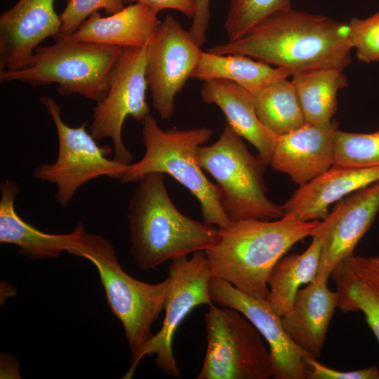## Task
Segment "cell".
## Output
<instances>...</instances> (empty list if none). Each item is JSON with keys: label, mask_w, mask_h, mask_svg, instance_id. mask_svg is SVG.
Here are the masks:
<instances>
[{"label": "cell", "mask_w": 379, "mask_h": 379, "mask_svg": "<svg viewBox=\"0 0 379 379\" xmlns=\"http://www.w3.org/2000/svg\"><path fill=\"white\" fill-rule=\"evenodd\" d=\"M319 220H242L219 229L204 251L214 276L260 300L269 295L268 278L276 262L297 242L312 236Z\"/></svg>", "instance_id": "3957f363"}, {"label": "cell", "mask_w": 379, "mask_h": 379, "mask_svg": "<svg viewBox=\"0 0 379 379\" xmlns=\"http://www.w3.org/2000/svg\"><path fill=\"white\" fill-rule=\"evenodd\" d=\"M294 72L285 67H273L261 60L242 54L218 55L202 51L191 78L225 79L237 83L249 92Z\"/></svg>", "instance_id": "cb8c5ba5"}, {"label": "cell", "mask_w": 379, "mask_h": 379, "mask_svg": "<svg viewBox=\"0 0 379 379\" xmlns=\"http://www.w3.org/2000/svg\"><path fill=\"white\" fill-rule=\"evenodd\" d=\"M201 96L204 102L218 106L225 114L227 124L253 145L259 157L270 164L277 135L259 120L248 91L231 81L208 79L204 81Z\"/></svg>", "instance_id": "ffe728a7"}, {"label": "cell", "mask_w": 379, "mask_h": 379, "mask_svg": "<svg viewBox=\"0 0 379 379\" xmlns=\"http://www.w3.org/2000/svg\"><path fill=\"white\" fill-rule=\"evenodd\" d=\"M54 39L53 44L35 49L27 67L1 72V81L32 86L55 83L60 95L79 94L100 102L109 90L123 48L80 41L71 34H59Z\"/></svg>", "instance_id": "5b68a950"}, {"label": "cell", "mask_w": 379, "mask_h": 379, "mask_svg": "<svg viewBox=\"0 0 379 379\" xmlns=\"http://www.w3.org/2000/svg\"><path fill=\"white\" fill-rule=\"evenodd\" d=\"M211 0H195L196 11L189 33L194 41L200 47L206 40V32L210 20V2Z\"/></svg>", "instance_id": "1f68e13d"}, {"label": "cell", "mask_w": 379, "mask_h": 379, "mask_svg": "<svg viewBox=\"0 0 379 379\" xmlns=\"http://www.w3.org/2000/svg\"><path fill=\"white\" fill-rule=\"evenodd\" d=\"M293 84L307 123L326 125L337 111V95L347 86L341 69H321L294 73Z\"/></svg>", "instance_id": "d4e9b609"}, {"label": "cell", "mask_w": 379, "mask_h": 379, "mask_svg": "<svg viewBox=\"0 0 379 379\" xmlns=\"http://www.w3.org/2000/svg\"><path fill=\"white\" fill-rule=\"evenodd\" d=\"M142 122L145 154L128 166L121 182H136L151 173L168 174L197 198L204 223L218 229L230 226L231 221L221 205L220 189L206 178L197 159L198 147L210 140L213 129L203 126L164 131L150 114Z\"/></svg>", "instance_id": "277c9868"}, {"label": "cell", "mask_w": 379, "mask_h": 379, "mask_svg": "<svg viewBox=\"0 0 379 379\" xmlns=\"http://www.w3.org/2000/svg\"><path fill=\"white\" fill-rule=\"evenodd\" d=\"M69 253L90 260L97 268L109 307L121 323L135 357L153 335L152 326L164 309L168 278L155 284L134 279L124 270L111 242L88 233L84 226Z\"/></svg>", "instance_id": "8992f818"}, {"label": "cell", "mask_w": 379, "mask_h": 379, "mask_svg": "<svg viewBox=\"0 0 379 379\" xmlns=\"http://www.w3.org/2000/svg\"><path fill=\"white\" fill-rule=\"evenodd\" d=\"M212 302L234 309L247 318L269 345L274 379L307 378L305 353L288 337L280 317L267 300L251 297L236 288L230 282L213 276L208 284Z\"/></svg>", "instance_id": "4fadbf2b"}, {"label": "cell", "mask_w": 379, "mask_h": 379, "mask_svg": "<svg viewBox=\"0 0 379 379\" xmlns=\"http://www.w3.org/2000/svg\"><path fill=\"white\" fill-rule=\"evenodd\" d=\"M0 242L20 248L19 253L33 260L53 258L69 253L79 242L84 227L79 222L68 234H49L23 220L15 209L20 190L16 182L6 179L0 185Z\"/></svg>", "instance_id": "d6986e66"}, {"label": "cell", "mask_w": 379, "mask_h": 379, "mask_svg": "<svg viewBox=\"0 0 379 379\" xmlns=\"http://www.w3.org/2000/svg\"><path fill=\"white\" fill-rule=\"evenodd\" d=\"M164 174H146L137 182L127 217L130 252L141 270L188 257L213 245L219 229L180 213L172 202Z\"/></svg>", "instance_id": "7a4b0ae2"}, {"label": "cell", "mask_w": 379, "mask_h": 379, "mask_svg": "<svg viewBox=\"0 0 379 379\" xmlns=\"http://www.w3.org/2000/svg\"><path fill=\"white\" fill-rule=\"evenodd\" d=\"M312 237L311 244L303 253L281 257L270 274L267 300L281 317L293 311L300 286L312 282L317 277L323 241L317 230Z\"/></svg>", "instance_id": "603a6c76"}, {"label": "cell", "mask_w": 379, "mask_h": 379, "mask_svg": "<svg viewBox=\"0 0 379 379\" xmlns=\"http://www.w3.org/2000/svg\"><path fill=\"white\" fill-rule=\"evenodd\" d=\"M250 93L259 120L276 135L289 133L306 123L295 88L287 78Z\"/></svg>", "instance_id": "484cf974"}, {"label": "cell", "mask_w": 379, "mask_h": 379, "mask_svg": "<svg viewBox=\"0 0 379 379\" xmlns=\"http://www.w3.org/2000/svg\"><path fill=\"white\" fill-rule=\"evenodd\" d=\"M197 159L202 170L216 181L221 205L231 222L283 217L281 206L267 194L264 181L267 164L249 152L241 137L227 124L217 141L198 147Z\"/></svg>", "instance_id": "52a82bcc"}, {"label": "cell", "mask_w": 379, "mask_h": 379, "mask_svg": "<svg viewBox=\"0 0 379 379\" xmlns=\"http://www.w3.org/2000/svg\"><path fill=\"white\" fill-rule=\"evenodd\" d=\"M373 262L379 268V257H370Z\"/></svg>", "instance_id": "836d02e7"}, {"label": "cell", "mask_w": 379, "mask_h": 379, "mask_svg": "<svg viewBox=\"0 0 379 379\" xmlns=\"http://www.w3.org/2000/svg\"><path fill=\"white\" fill-rule=\"evenodd\" d=\"M291 0H231L225 22L228 41H235L259 22L291 6Z\"/></svg>", "instance_id": "83f0119b"}, {"label": "cell", "mask_w": 379, "mask_h": 379, "mask_svg": "<svg viewBox=\"0 0 379 379\" xmlns=\"http://www.w3.org/2000/svg\"><path fill=\"white\" fill-rule=\"evenodd\" d=\"M213 276L204 251H196L189 258L171 261L168 268L169 286L164 300L162 327L132 357L131 367L123 378H132L140 360L152 354H156V366L163 373L175 378L180 376L173 355V338L180 323L193 309L213 303L208 284Z\"/></svg>", "instance_id": "30bf717a"}, {"label": "cell", "mask_w": 379, "mask_h": 379, "mask_svg": "<svg viewBox=\"0 0 379 379\" xmlns=\"http://www.w3.org/2000/svg\"><path fill=\"white\" fill-rule=\"evenodd\" d=\"M207 349L197 379H270L274 368L261 334L239 311L213 302L205 314Z\"/></svg>", "instance_id": "ba28073f"}, {"label": "cell", "mask_w": 379, "mask_h": 379, "mask_svg": "<svg viewBox=\"0 0 379 379\" xmlns=\"http://www.w3.org/2000/svg\"><path fill=\"white\" fill-rule=\"evenodd\" d=\"M378 211L379 180L338 202L319 222L317 232L323 243L316 279L327 282L335 266L354 255L357 243L371 227Z\"/></svg>", "instance_id": "5bb4252c"}, {"label": "cell", "mask_w": 379, "mask_h": 379, "mask_svg": "<svg viewBox=\"0 0 379 379\" xmlns=\"http://www.w3.org/2000/svg\"><path fill=\"white\" fill-rule=\"evenodd\" d=\"M145 46L125 47L112 74L105 97L93 108L89 130L95 140L110 138L113 159L131 164L133 154L122 138L125 119L131 117L142 121L150 113L146 101Z\"/></svg>", "instance_id": "8fae6325"}, {"label": "cell", "mask_w": 379, "mask_h": 379, "mask_svg": "<svg viewBox=\"0 0 379 379\" xmlns=\"http://www.w3.org/2000/svg\"><path fill=\"white\" fill-rule=\"evenodd\" d=\"M338 131L335 121L326 125L306 122L295 130L277 135L270 164L302 185L333 166Z\"/></svg>", "instance_id": "2e32d148"}, {"label": "cell", "mask_w": 379, "mask_h": 379, "mask_svg": "<svg viewBox=\"0 0 379 379\" xmlns=\"http://www.w3.org/2000/svg\"><path fill=\"white\" fill-rule=\"evenodd\" d=\"M202 51L179 20L167 15L146 50L145 75L152 105L161 119L174 114V100L198 65Z\"/></svg>", "instance_id": "7c38bea8"}, {"label": "cell", "mask_w": 379, "mask_h": 379, "mask_svg": "<svg viewBox=\"0 0 379 379\" xmlns=\"http://www.w3.org/2000/svg\"><path fill=\"white\" fill-rule=\"evenodd\" d=\"M55 0H19L0 16V72L27 67L37 46L60 33Z\"/></svg>", "instance_id": "9a60e30c"}, {"label": "cell", "mask_w": 379, "mask_h": 379, "mask_svg": "<svg viewBox=\"0 0 379 379\" xmlns=\"http://www.w3.org/2000/svg\"><path fill=\"white\" fill-rule=\"evenodd\" d=\"M348 22L293 9L270 15L242 37L207 48L218 54H242L294 73L343 70L351 60Z\"/></svg>", "instance_id": "6da1fadb"}, {"label": "cell", "mask_w": 379, "mask_h": 379, "mask_svg": "<svg viewBox=\"0 0 379 379\" xmlns=\"http://www.w3.org/2000/svg\"><path fill=\"white\" fill-rule=\"evenodd\" d=\"M349 41L357 58L366 63L379 61V11L371 16L348 21Z\"/></svg>", "instance_id": "f1b7e54d"}, {"label": "cell", "mask_w": 379, "mask_h": 379, "mask_svg": "<svg viewBox=\"0 0 379 379\" xmlns=\"http://www.w3.org/2000/svg\"><path fill=\"white\" fill-rule=\"evenodd\" d=\"M339 295L314 279L295 295L293 310L281 317L284 331L307 357H320Z\"/></svg>", "instance_id": "ac0fdd59"}, {"label": "cell", "mask_w": 379, "mask_h": 379, "mask_svg": "<svg viewBox=\"0 0 379 379\" xmlns=\"http://www.w3.org/2000/svg\"><path fill=\"white\" fill-rule=\"evenodd\" d=\"M39 100L55 124L58 152L53 164L40 165L33 171L32 175L57 185L55 199L62 208L68 207L75 192L85 182L102 175L117 180L124 176L130 164L109 159L111 147L98 145L86 130L88 122L71 127L63 121L60 105L55 99L42 95Z\"/></svg>", "instance_id": "9c48e42d"}, {"label": "cell", "mask_w": 379, "mask_h": 379, "mask_svg": "<svg viewBox=\"0 0 379 379\" xmlns=\"http://www.w3.org/2000/svg\"><path fill=\"white\" fill-rule=\"evenodd\" d=\"M379 180V167L352 168L333 166L299 186L281 205L282 218L300 222L324 219L333 203Z\"/></svg>", "instance_id": "e0dca14e"}, {"label": "cell", "mask_w": 379, "mask_h": 379, "mask_svg": "<svg viewBox=\"0 0 379 379\" xmlns=\"http://www.w3.org/2000/svg\"><path fill=\"white\" fill-rule=\"evenodd\" d=\"M124 0H68L60 15L61 34H72L92 13L104 9L107 15L114 14L125 6Z\"/></svg>", "instance_id": "f546056e"}, {"label": "cell", "mask_w": 379, "mask_h": 379, "mask_svg": "<svg viewBox=\"0 0 379 379\" xmlns=\"http://www.w3.org/2000/svg\"><path fill=\"white\" fill-rule=\"evenodd\" d=\"M331 276L340 311L362 312L379 343V268L370 257L353 255L338 263Z\"/></svg>", "instance_id": "7402d4cb"}, {"label": "cell", "mask_w": 379, "mask_h": 379, "mask_svg": "<svg viewBox=\"0 0 379 379\" xmlns=\"http://www.w3.org/2000/svg\"><path fill=\"white\" fill-rule=\"evenodd\" d=\"M124 1L142 3L157 13L166 9L176 10L192 19L196 11L195 0H124Z\"/></svg>", "instance_id": "d6a6232c"}, {"label": "cell", "mask_w": 379, "mask_h": 379, "mask_svg": "<svg viewBox=\"0 0 379 379\" xmlns=\"http://www.w3.org/2000/svg\"><path fill=\"white\" fill-rule=\"evenodd\" d=\"M307 366L309 379H379V368L376 366L354 371H340L331 368L309 357H304Z\"/></svg>", "instance_id": "4dcf8cb0"}, {"label": "cell", "mask_w": 379, "mask_h": 379, "mask_svg": "<svg viewBox=\"0 0 379 379\" xmlns=\"http://www.w3.org/2000/svg\"><path fill=\"white\" fill-rule=\"evenodd\" d=\"M161 21L157 13L142 3L135 2L120 11L102 17L95 12L71 34L84 41L113 46H145Z\"/></svg>", "instance_id": "44dd1931"}, {"label": "cell", "mask_w": 379, "mask_h": 379, "mask_svg": "<svg viewBox=\"0 0 379 379\" xmlns=\"http://www.w3.org/2000/svg\"><path fill=\"white\" fill-rule=\"evenodd\" d=\"M333 166L352 168L379 167V128L370 133L338 129Z\"/></svg>", "instance_id": "4316f807"}]
</instances>
